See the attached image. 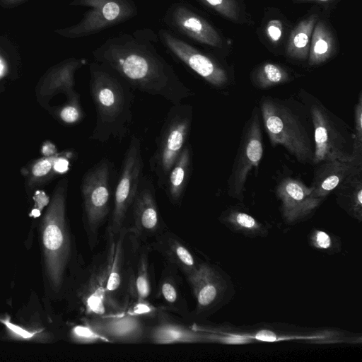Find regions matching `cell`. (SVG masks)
<instances>
[{
	"mask_svg": "<svg viewBox=\"0 0 362 362\" xmlns=\"http://www.w3.org/2000/svg\"><path fill=\"white\" fill-rule=\"evenodd\" d=\"M158 34L137 29L107 38L92 51L94 61L112 69L133 90L163 98L173 105L194 95L157 49Z\"/></svg>",
	"mask_w": 362,
	"mask_h": 362,
	"instance_id": "1",
	"label": "cell"
},
{
	"mask_svg": "<svg viewBox=\"0 0 362 362\" xmlns=\"http://www.w3.org/2000/svg\"><path fill=\"white\" fill-rule=\"evenodd\" d=\"M89 70L90 96L96 110L90 139L100 143L112 139L122 140L128 134L133 121V89L103 64L94 61Z\"/></svg>",
	"mask_w": 362,
	"mask_h": 362,
	"instance_id": "2",
	"label": "cell"
},
{
	"mask_svg": "<svg viewBox=\"0 0 362 362\" xmlns=\"http://www.w3.org/2000/svg\"><path fill=\"white\" fill-rule=\"evenodd\" d=\"M260 110L272 146H284L300 163H311L314 154L313 127L303 115V105L264 96Z\"/></svg>",
	"mask_w": 362,
	"mask_h": 362,
	"instance_id": "3",
	"label": "cell"
},
{
	"mask_svg": "<svg viewBox=\"0 0 362 362\" xmlns=\"http://www.w3.org/2000/svg\"><path fill=\"white\" fill-rule=\"evenodd\" d=\"M313 127L312 163L327 160L353 161L362 158L356 150L355 134L346 124L313 96L303 98Z\"/></svg>",
	"mask_w": 362,
	"mask_h": 362,
	"instance_id": "4",
	"label": "cell"
},
{
	"mask_svg": "<svg viewBox=\"0 0 362 362\" xmlns=\"http://www.w3.org/2000/svg\"><path fill=\"white\" fill-rule=\"evenodd\" d=\"M192 117V106L182 103L173 105L157 137L149 167L157 179L158 186L163 189L170 170L187 144Z\"/></svg>",
	"mask_w": 362,
	"mask_h": 362,
	"instance_id": "5",
	"label": "cell"
},
{
	"mask_svg": "<svg viewBox=\"0 0 362 362\" xmlns=\"http://www.w3.org/2000/svg\"><path fill=\"white\" fill-rule=\"evenodd\" d=\"M113 163L103 158L84 175L81 192L86 230L91 250L95 246L100 228L110 211Z\"/></svg>",
	"mask_w": 362,
	"mask_h": 362,
	"instance_id": "6",
	"label": "cell"
},
{
	"mask_svg": "<svg viewBox=\"0 0 362 362\" xmlns=\"http://www.w3.org/2000/svg\"><path fill=\"white\" fill-rule=\"evenodd\" d=\"M156 315L146 303L130 302L121 313L86 317L84 323L103 342L140 344L146 343L148 323Z\"/></svg>",
	"mask_w": 362,
	"mask_h": 362,
	"instance_id": "7",
	"label": "cell"
},
{
	"mask_svg": "<svg viewBox=\"0 0 362 362\" xmlns=\"http://www.w3.org/2000/svg\"><path fill=\"white\" fill-rule=\"evenodd\" d=\"M143 169L141 140L133 135L121 165L107 232L116 235L125 226L126 219L144 176Z\"/></svg>",
	"mask_w": 362,
	"mask_h": 362,
	"instance_id": "8",
	"label": "cell"
},
{
	"mask_svg": "<svg viewBox=\"0 0 362 362\" xmlns=\"http://www.w3.org/2000/svg\"><path fill=\"white\" fill-rule=\"evenodd\" d=\"M124 226L116 235L107 232L105 253V291L115 313L124 311L129 303L128 294V257Z\"/></svg>",
	"mask_w": 362,
	"mask_h": 362,
	"instance_id": "9",
	"label": "cell"
},
{
	"mask_svg": "<svg viewBox=\"0 0 362 362\" xmlns=\"http://www.w3.org/2000/svg\"><path fill=\"white\" fill-rule=\"evenodd\" d=\"M158 39L166 49L183 64L216 88L228 82L225 68L213 56L202 51L169 29H160Z\"/></svg>",
	"mask_w": 362,
	"mask_h": 362,
	"instance_id": "10",
	"label": "cell"
},
{
	"mask_svg": "<svg viewBox=\"0 0 362 362\" xmlns=\"http://www.w3.org/2000/svg\"><path fill=\"white\" fill-rule=\"evenodd\" d=\"M73 4L89 10L78 24L68 30L72 37L98 33L134 18L138 13L132 0H76Z\"/></svg>",
	"mask_w": 362,
	"mask_h": 362,
	"instance_id": "11",
	"label": "cell"
},
{
	"mask_svg": "<svg viewBox=\"0 0 362 362\" xmlns=\"http://www.w3.org/2000/svg\"><path fill=\"white\" fill-rule=\"evenodd\" d=\"M163 21L169 30L202 45L223 49L225 40L219 31L189 5L175 2L167 9Z\"/></svg>",
	"mask_w": 362,
	"mask_h": 362,
	"instance_id": "12",
	"label": "cell"
},
{
	"mask_svg": "<svg viewBox=\"0 0 362 362\" xmlns=\"http://www.w3.org/2000/svg\"><path fill=\"white\" fill-rule=\"evenodd\" d=\"M263 154L262 136L259 114L254 110L248 121L238 155L228 180V194L243 199V192L247 175L253 168H257Z\"/></svg>",
	"mask_w": 362,
	"mask_h": 362,
	"instance_id": "13",
	"label": "cell"
},
{
	"mask_svg": "<svg viewBox=\"0 0 362 362\" xmlns=\"http://www.w3.org/2000/svg\"><path fill=\"white\" fill-rule=\"evenodd\" d=\"M132 225L128 232L141 242L148 243L163 232L166 226L158 210L155 189L149 177H142L132 204Z\"/></svg>",
	"mask_w": 362,
	"mask_h": 362,
	"instance_id": "14",
	"label": "cell"
},
{
	"mask_svg": "<svg viewBox=\"0 0 362 362\" xmlns=\"http://www.w3.org/2000/svg\"><path fill=\"white\" fill-rule=\"evenodd\" d=\"M128 257V294L129 302L148 300L152 282L148 243H143L129 232L126 238Z\"/></svg>",
	"mask_w": 362,
	"mask_h": 362,
	"instance_id": "15",
	"label": "cell"
},
{
	"mask_svg": "<svg viewBox=\"0 0 362 362\" xmlns=\"http://www.w3.org/2000/svg\"><path fill=\"white\" fill-rule=\"evenodd\" d=\"M209 342L211 341L208 332L180 322L168 312L160 308L147 327L146 343L171 344Z\"/></svg>",
	"mask_w": 362,
	"mask_h": 362,
	"instance_id": "16",
	"label": "cell"
},
{
	"mask_svg": "<svg viewBox=\"0 0 362 362\" xmlns=\"http://www.w3.org/2000/svg\"><path fill=\"white\" fill-rule=\"evenodd\" d=\"M196 305L190 318H201L209 313L222 298L224 284L218 272L210 264L200 262L197 269L186 278Z\"/></svg>",
	"mask_w": 362,
	"mask_h": 362,
	"instance_id": "17",
	"label": "cell"
},
{
	"mask_svg": "<svg viewBox=\"0 0 362 362\" xmlns=\"http://www.w3.org/2000/svg\"><path fill=\"white\" fill-rule=\"evenodd\" d=\"M311 187L295 178L286 177L280 182L276 193L281 202L283 216L288 222L305 217L322 202L323 199L313 197Z\"/></svg>",
	"mask_w": 362,
	"mask_h": 362,
	"instance_id": "18",
	"label": "cell"
},
{
	"mask_svg": "<svg viewBox=\"0 0 362 362\" xmlns=\"http://www.w3.org/2000/svg\"><path fill=\"white\" fill-rule=\"evenodd\" d=\"M148 244L151 250L158 252L167 264L177 269L185 279L200 264L187 245L167 228Z\"/></svg>",
	"mask_w": 362,
	"mask_h": 362,
	"instance_id": "19",
	"label": "cell"
},
{
	"mask_svg": "<svg viewBox=\"0 0 362 362\" xmlns=\"http://www.w3.org/2000/svg\"><path fill=\"white\" fill-rule=\"evenodd\" d=\"M179 272L165 264L157 284L155 298L157 307L168 313H173L186 321L191 320L190 312L182 290V282Z\"/></svg>",
	"mask_w": 362,
	"mask_h": 362,
	"instance_id": "20",
	"label": "cell"
},
{
	"mask_svg": "<svg viewBox=\"0 0 362 362\" xmlns=\"http://www.w3.org/2000/svg\"><path fill=\"white\" fill-rule=\"evenodd\" d=\"M83 303L87 317L115 314L105 291V253L98 255L90 264Z\"/></svg>",
	"mask_w": 362,
	"mask_h": 362,
	"instance_id": "21",
	"label": "cell"
},
{
	"mask_svg": "<svg viewBox=\"0 0 362 362\" xmlns=\"http://www.w3.org/2000/svg\"><path fill=\"white\" fill-rule=\"evenodd\" d=\"M311 188L313 197L324 199L347 177L362 167V158L353 161L327 160L316 165Z\"/></svg>",
	"mask_w": 362,
	"mask_h": 362,
	"instance_id": "22",
	"label": "cell"
},
{
	"mask_svg": "<svg viewBox=\"0 0 362 362\" xmlns=\"http://www.w3.org/2000/svg\"><path fill=\"white\" fill-rule=\"evenodd\" d=\"M192 168V151L187 144L167 176L164 190L170 201L179 206L182 202Z\"/></svg>",
	"mask_w": 362,
	"mask_h": 362,
	"instance_id": "23",
	"label": "cell"
},
{
	"mask_svg": "<svg viewBox=\"0 0 362 362\" xmlns=\"http://www.w3.org/2000/svg\"><path fill=\"white\" fill-rule=\"evenodd\" d=\"M337 52V40L330 25L319 18L312 34L308 64L311 66L321 65L332 59Z\"/></svg>",
	"mask_w": 362,
	"mask_h": 362,
	"instance_id": "24",
	"label": "cell"
},
{
	"mask_svg": "<svg viewBox=\"0 0 362 362\" xmlns=\"http://www.w3.org/2000/svg\"><path fill=\"white\" fill-rule=\"evenodd\" d=\"M319 18L317 12L310 13L290 30L284 46L287 57L298 61L308 60L313 31Z\"/></svg>",
	"mask_w": 362,
	"mask_h": 362,
	"instance_id": "25",
	"label": "cell"
},
{
	"mask_svg": "<svg viewBox=\"0 0 362 362\" xmlns=\"http://www.w3.org/2000/svg\"><path fill=\"white\" fill-rule=\"evenodd\" d=\"M334 190L338 204L351 216L361 220L362 167L347 177Z\"/></svg>",
	"mask_w": 362,
	"mask_h": 362,
	"instance_id": "26",
	"label": "cell"
},
{
	"mask_svg": "<svg viewBox=\"0 0 362 362\" xmlns=\"http://www.w3.org/2000/svg\"><path fill=\"white\" fill-rule=\"evenodd\" d=\"M288 24L283 15L273 8L264 13L260 34L265 45L272 50L285 46L288 33Z\"/></svg>",
	"mask_w": 362,
	"mask_h": 362,
	"instance_id": "27",
	"label": "cell"
},
{
	"mask_svg": "<svg viewBox=\"0 0 362 362\" xmlns=\"http://www.w3.org/2000/svg\"><path fill=\"white\" fill-rule=\"evenodd\" d=\"M291 78V74L286 67L272 62L259 64L251 73L253 85L262 89L287 83Z\"/></svg>",
	"mask_w": 362,
	"mask_h": 362,
	"instance_id": "28",
	"label": "cell"
},
{
	"mask_svg": "<svg viewBox=\"0 0 362 362\" xmlns=\"http://www.w3.org/2000/svg\"><path fill=\"white\" fill-rule=\"evenodd\" d=\"M222 18L238 24L250 25L251 18L242 0H197Z\"/></svg>",
	"mask_w": 362,
	"mask_h": 362,
	"instance_id": "29",
	"label": "cell"
},
{
	"mask_svg": "<svg viewBox=\"0 0 362 362\" xmlns=\"http://www.w3.org/2000/svg\"><path fill=\"white\" fill-rule=\"evenodd\" d=\"M224 220L234 228L247 234H258L262 226L252 216L239 211H232L225 216Z\"/></svg>",
	"mask_w": 362,
	"mask_h": 362,
	"instance_id": "30",
	"label": "cell"
},
{
	"mask_svg": "<svg viewBox=\"0 0 362 362\" xmlns=\"http://www.w3.org/2000/svg\"><path fill=\"white\" fill-rule=\"evenodd\" d=\"M244 336L252 339V340H259L264 341H276L281 340H289L292 339H323L326 338V336L324 334H316V335H310V336H296V335H290V334H276L272 331L267 329H262L257 331L254 333H241Z\"/></svg>",
	"mask_w": 362,
	"mask_h": 362,
	"instance_id": "31",
	"label": "cell"
},
{
	"mask_svg": "<svg viewBox=\"0 0 362 362\" xmlns=\"http://www.w3.org/2000/svg\"><path fill=\"white\" fill-rule=\"evenodd\" d=\"M43 241L45 246L49 250L58 251L63 249L65 245L63 229L58 224H49L45 230Z\"/></svg>",
	"mask_w": 362,
	"mask_h": 362,
	"instance_id": "32",
	"label": "cell"
},
{
	"mask_svg": "<svg viewBox=\"0 0 362 362\" xmlns=\"http://www.w3.org/2000/svg\"><path fill=\"white\" fill-rule=\"evenodd\" d=\"M355 144L356 153L362 155V97L360 93L354 110Z\"/></svg>",
	"mask_w": 362,
	"mask_h": 362,
	"instance_id": "33",
	"label": "cell"
},
{
	"mask_svg": "<svg viewBox=\"0 0 362 362\" xmlns=\"http://www.w3.org/2000/svg\"><path fill=\"white\" fill-rule=\"evenodd\" d=\"M82 110L76 102V98L70 104L62 108L60 116L62 120L66 123H75L82 118Z\"/></svg>",
	"mask_w": 362,
	"mask_h": 362,
	"instance_id": "34",
	"label": "cell"
},
{
	"mask_svg": "<svg viewBox=\"0 0 362 362\" xmlns=\"http://www.w3.org/2000/svg\"><path fill=\"white\" fill-rule=\"evenodd\" d=\"M74 333L86 343L103 342V339L86 325L75 327L74 328Z\"/></svg>",
	"mask_w": 362,
	"mask_h": 362,
	"instance_id": "35",
	"label": "cell"
},
{
	"mask_svg": "<svg viewBox=\"0 0 362 362\" xmlns=\"http://www.w3.org/2000/svg\"><path fill=\"white\" fill-rule=\"evenodd\" d=\"M312 244L317 249L327 250L332 246V239L325 231L316 230L311 238Z\"/></svg>",
	"mask_w": 362,
	"mask_h": 362,
	"instance_id": "36",
	"label": "cell"
},
{
	"mask_svg": "<svg viewBox=\"0 0 362 362\" xmlns=\"http://www.w3.org/2000/svg\"><path fill=\"white\" fill-rule=\"evenodd\" d=\"M52 163L49 159H43L37 162L33 168V174L40 177L46 175L52 168Z\"/></svg>",
	"mask_w": 362,
	"mask_h": 362,
	"instance_id": "37",
	"label": "cell"
},
{
	"mask_svg": "<svg viewBox=\"0 0 362 362\" xmlns=\"http://www.w3.org/2000/svg\"><path fill=\"white\" fill-rule=\"evenodd\" d=\"M4 325H6L9 329L16 333V334L21 336L23 338L28 339L30 338L33 334L23 329L18 325H13L9 321L0 320Z\"/></svg>",
	"mask_w": 362,
	"mask_h": 362,
	"instance_id": "38",
	"label": "cell"
},
{
	"mask_svg": "<svg viewBox=\"0 0 362 362\" xmlns=\"http://www.w3.org/2000/svg\"><path fill=\"white\" fill-rule=\"evenodd\" d=\"M67 165L68 163L66 160L64 159H58L54 163V168L57 171L62 173L66 170Z\"/></svg>",
	"mask_w": 362,
	"mask_h": 362,
	"instance_id": "39",
	"label": "cell"
},
{
	"mask_svg": "<svg viewBox=\"0 0 362 362\" xmlns=\"http://www.w3.org/2000/svg\"><path fill=\"white\" fill-rule=\"evenodd\" d=\"M296 3H311L315 2L320 4H331L339 0H292Z\"/></svg>",
	"mask_w": 362,
	"mask_h": 362,
	"instance_id": "40",
	"label": "cell"
},
{
	"mask_svg": "<svg viewBox=\"0 0 362 362\" xmlns=\"http://www.w3.org/2000/svg\"><path fill=\"white\" fill-rule=\"evenodd\" d=\"M33 214L35 216H39V215H40V211H37V210H34V211H33Z\"/></svg>",
	"mask_w": 362,
	"mask_h": 362,
	"instance_id": "41",
	"label": "cell"
},
{
	"mask_svg": "<svg viewBox=\"0 0 362 362\" xmlns=\"http://www.w3.org/2000/svg\"><path fill=\"white\" fill-rule=\"evenodd\" d=\"M3 68H4L3 64L1 63V61L0 60V74H1V72L3 71Z\"/></svg>",
	"mask_w": 362,
	"mask_h": 362,
	"instance_id": "42",
	"label": "cell"
}]
</instances>
